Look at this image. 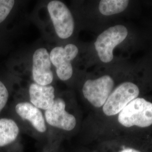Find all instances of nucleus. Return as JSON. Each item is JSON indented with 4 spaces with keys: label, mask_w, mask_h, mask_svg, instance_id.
I'll return each instance as SVG.
<instances>
[{
    "label": "nucleus",
    "mask_w": 152,
    "mask_h": 152,
    "mask_svg": "<svg viewBox=\"0 0 152 152\" xmlns=\"http://www.w3.org/2000/svg\"><path fill=\"white\" fill-rule=\"evenodd\" d=\"M14 112L17 117L27 124L34 134L43 136L48 134L49 126L41 109L27 101H22L15 104Z\"/></svg>",
    "instance_id": "obj_8"
},
{
    "label": "nucleus",
    "mask_w": 152,
    "mask_h": 152,
    "mask_svg": "<svg viewBox=\"0 0 152 152\" xmlns=\"http://www.w3.org/2000/svg\"><path fill=\"white\" fill-rule=\"evenodd\" d=\"M118 125L126 129L152 127V98L141 96L129 104L116 117Z\"/></svg>",
    "instance_id": "obj_4"
},
{
    "label": "nucleus",
    "mask_w": 152,
    "mask_h": 152,
    "mask_svg": "<svg viewBox=\"0 0 152 152\" xmlns=\"http://www.w3.org/2000/svg\"><path fill=\"white\" fill-rule=\"evenodd\" d=\"M28 95L29 102L44 112L52 107L57 97L52 85L42 86L34 82L29 85Z\"/></svg>",
    "instance_id": "obj_11"
},
{
    "label": "nucleus",
    "mask_w": 152,
    "mask_h": 152,
    "mask_svg": "<svg viewBox=\"0 0 152 152\" xmlns=\"http://www.w3.org/2000/svg\"><path fill=\"white\" fill-rule=\"evenodd\" d=\"M135 34L130 26L122 23L109 26L100 33L95 39L93 49L99 61L105 66L121 61L116 53L134 43Z\"/></svg>",
    "instance_id": "obj_3"
},
{
    "label": "nucleus",
    "mask_w": 152,
    "mask_h": 152,
    "mask_svg": "<svg viewBox=\"0 0 152 152\" xmlns=\"http://www.w3.org/2000/svg\"><path fill=\"white\" fill-rule=\"evenodd\" d=\"M80 53L78 47L74 44L57 46L50 52V59L54 66L58 78L61 81L70 80L74 74L72 62Z\"/></svg>",
    "instance_id": "obj_6"
},
{
    "label": "nucleus",
    "mask_w": 152,
    "mask_h": 152,
    "mask_svg": "<svg viewBox=\"0 0 152 152\" xmlns=\"http://www.w3.org/2000/svg\"><path fill=\"white\" fill-rule=\"evenodd\" d=\"M131 4L129 0H102L98 3V12L105 17L120 16L129 9Z\"/></svg>",
    "instance_id": "obj_12"
},
{
    "label": "nucleus",
    "mask_w": 152,
    "mask_h": 152,
    "mask_svg": "<svg viewBox=\"0 0 152 152\" xmlns=\"http://www.w3.org/2000/svg\"><path fill=\"white\" fill-rule=\"evenodd\" d=\"M118 152H140L139 151H137L136 149L132 148H125L122 149L120 150Z\"/></svg>",
    "instance_id": "obj_14"
},
{
    "label": "nucleus",
    "mask_w": 152,
    "mask_h": 152,
    "mask_svg": "<svg viewBox=\"0 0 152 152\" xmlns=\"http://www.w3.org/2000/svg\"><path fill=\"white\" fill-rule=\"evenodd\" d=\"M21 129L18 122L9 117H0V152H18Z\"/></svg>",
    "instance_id": "obj_10"
},
{
    "label": "nucleus",
    "mask_w": 152,
    "mask_h": 152,
    "mask_svg": "<svg viewBox=\"0 0 152 152\" xmlns=\"http://www.w3.org/2000/svg\"><path fill=\"white\" fill-rule=\"evenodd\" d=\"M15 4L14 0H0V24L10 15Z\"/></svg>",
    "instance_id": "obj_13"
},
{
    "label": "nucleus",
    "mask_w": 152,
    "mask_h": 152,
    "mask_svg": "<svg viewBox=\"0 0 152 152\" xmlns=\"http://www.w3.org/2000/svg\"><path fill=\"white\" fill-rule=\"evenodd\" d=\"M44 113L49 127L69 133L77 126L75 114L68 110L67 103L63 98L56 97L52 107L44 111Z\"/></svg>",
    "instance_id": "obj_7"
},
{
    "label": "nucleus",
    "mask_w": 152,
    "mask_h": 152,
    "mask_svg": "<svg viewBox=\"0 0 152 152\" xmlns=\"http://www.w3.org/2000/svg\"><path fill=\"white\" fill-rule=\"evenodd\" d=\"M51 149H50V151H51Z\"/></svg>",
    "instance_id": "obj_15"
},
{
    "label": "nucleus",
    "mask_w": 152,
    "mask_h": 152,
    "mask_svg": "<svg viewBox=\"0 0 152 152\" xmlns=\"http://www.w3.org/2000/svg\"><path fill=\"white\" fill-rule=\"evenodd\" d=\"M138 64L124 61L106 66V69L87 77L82 82L83 98L94 108L100 109L117 86L135 69Z\"/></svg>",
    "instance_id": "obj_2"
},
{
    "label": "nucleus",
    "mask_w": 152,
    "mask_h": 152,
    "mask_svg": "<svg viewBox=\"0 0 152 152\" xmlns=\"http://www.w3.org/2000/svg\"><path fill=\"white\" fill-rule=\"evenodd\" d=\"M47 9L58 37L61 39L71 37L75 32L76 24L69 7L61 1L52 0L48 2Z\"/></svg>",
    "instance_id": "obj_5"
},
{
    "label": "nucleus",
    "mask_w": 152,
    "mask_h": 152,
    "mask_svg": "<svg viewBox=\"0 0 152 152\" xmlns=\"http://www.w3.org/2000/svg\"><path fill=\"white\" fill-rule=\"evenodd\" d=\"M32 77L34 83L42 85H51L54 81L50 52L45 48L36 49L32 58Z\"/></svg>",
    "instance_id": "obj_9"
},
{
    "label": "nucleus",
    "mask_w": 152,
    "mask_h": 152,
    "mask_svg": "<svg viewBox=\"0 0 152 152\" xmlns=\"http://www.w3.org/2000/svg\"><path fill=\"white\" fill-rule=\"evenodd\" d=\"M152 90V64L138 63L135 69L120 83L100 109L105 117H115L136 98Z\"/></svg>",
    "instance_id": "obj_1"
}]
</instances>
